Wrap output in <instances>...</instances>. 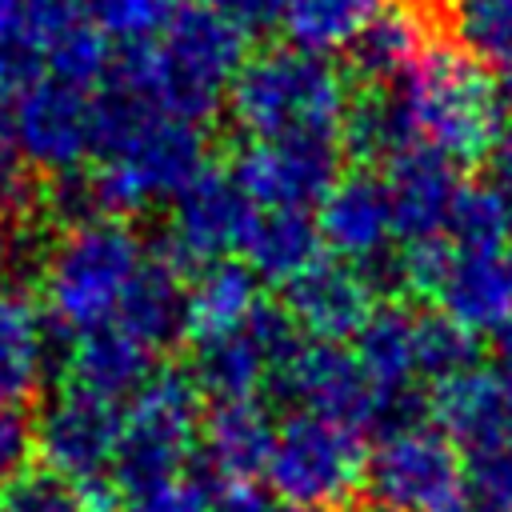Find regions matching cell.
Segmentation results:
<instances>
[{
  "label": "cell",
  "instance_id": "1",
  "mask_svg": "<svg viewBox=\"0 0 512 512\" xmlns=\"http://www.w3.org/2000/svg\"><path fill=\"white\" fill-rule=\"evenodd\" d=\"M244 36L248 32L204 0L180 4L152 44L116 52L108 88H120L168 116L204 124L228 100L232 80L248 60Z\"/></svg>",
  "mask_w": 512,
  "mask_h": 512
},
{
  "label": "cell",
  "instance_id": "2",
  "mask_svg": "<svg viewBox=\"0 0 512 512\" xmlns=\"http://www.w3.org/2000/svg\"><path fill=\"white\" fill-rule=\"evenodd\" d=\"M208 144L200 124L168 116L120 88L100 100L96 168L88 172L100 216H128L172 200L204 172Z\"/></svg>",
  "mask_w": 512,
  "mask_h": 512
},
{
  "label": "cell",
  "instance_id": "3",
  "mask_svg": "<svg viewBox=\"0 0 512 512\" xmlns=\"http://www.w3.org/2000/svg\"><path fill=\"white\" fill-rule=\"evenodd\" d=\"M392 100L412 144H424L452 164L484 160L504 136V92L488 64L460 44L432 40L392 84Z\"/></svg>",
  "mask_w": 512,
  "mask_h": 512
},
{
  "label": "cell",
  "instance_id": "4",
  "mask_svg": "<svg viewBox=\"0 0 512 512\" xmlns=\"http://www.w3.org/2000/svg\"><path fill=\"white\" fill-rule=\"evenodd\" d=\"M348 80L344 72L316 52L276 44L244 60L232 80L228 108L232 120L252 140L272 136H336L348 112Z\"/></svg>",
  "mask_w": 512,
  "mask_h": 512
},
{
  "label": "cell",
  "instance_id": "5",
  "mask_svg": "<svg viewBox=\"0 0 512 512\" xmlns=\"http://www.w3.org/2000/svg\"><path fill=\"white\" fill-rule=\"evenodd\" d=\"M148 260L136 232L100 216L68 228L44 260V312L68 336L116 324V312Z\"/></svg>",
  "mask_w": 512,
  "mask_h": 512
},
{
  "label": "cell",
  "instance_id": "6",
  "mask_svg": "<svg viewBox=\"0 0 512 512\" xmlns=\"http://www.w3.org/2000/svg\"><path fill=\"white\" fill-rule=\"evenodd\" d=\"M364 464V432L312 412H292L276 424L264 476L268 492L292 508L344 512L364 492Z\"/></svg>",
  "mask_w": 512,
  "mask_h": 512
},
{
  "label": "cell",
  "instance_id": "7",
  "mask_svg": "<svg viewBox=\"0 0 512 512\" xmlns=\"http://www.w3.org/2000/svg\"><path fill=\"white\" fill-rule=\"evenodd\" d=\"M272 388L276 396L292 400L296 412H312L356 432H388L396 424L420 420V396H384L356 360V352L336 340H296L276 364Z\"/></svg>",
  "mask_w": 512,
  "mask_h": 512
},
{
  "label": "cell",
  "instance_id": "8",
  "mask_svg": "<svg viewBox=\"0 0 512 512\" xmlns=\"http://www.w3.org/2000/svg\"><path fill=\"white\" fill-rule=\"evenodd\" d=\"M200 400L204 392L192 372L180 368H160L136 388L120 416V448L112 464L124 492L184 472V460L200 440Z\"/></svg>",
  "mask_w": 512,
  "mask_h": 512
},
{
  "label": "cell",
  "instance_id": "9",
  "mask_svg": "<svg viewBox=\"0 0 512 512\" xmlns=\"http://www.w3.org/2000/svg\"><path fill=\"white\" fill-rule=\"evenodd\" d=\"M460 488L464 456L432 420L396 424L368 448L364 496L376 512H444Z\"/></svg>",
  "mask_w": 512,
  "mask_h": 512
},
{
  "label": "cell",
  "instance_id": "10",
  "mask_svg": "<svg viewBox=\"0 0 512 512\" xmlns=\"http://www.w3.org/2000/svg\"><path fill=\"white\" fill-rule=\"evenodd\" d=\"M296 340L300 336L288 312L280 304L260 300V308L240 328L192 344V380L216 404L256 400V392L272 384L276 364Z\"/></svg>",
  "mask_w": 512,
  "mask_h": 512
},
{
  "label": "cell",
  "instance_id": "11",
  "mask_svg": "<svg viewBox=\"0 0 512 512\" xmlns=\"http://www.w3.org/2000/svg\"><path fill=\"white\" fill-rule=\"evenodd\" d=\"M256 212L260 208L248 200L232 172L204 168L172 196L164 224L168 260H176L180 268H208L216 260H232V252L244 248Z\"/></svg>",
  "mask_w": 512,
  "mask_h": 512
},
{
  "label": "cell",
  "instance_id": "12",
  "mask_svg": "<svg viewBox=\"0 0 512 512\" xmlns=\"http://www.w3.org/2000/svg\"><path fill=\"white\" fill-rule=\"evenodd\" d=\"M12 128L20 156L48 172H76L88 156H96L100 132V100L88 88L64 84L56 76L32 80L12 108Z\"/></svg>",
  "mask_w": 512,
  "mask_h": 512
},
{
  "label": "cell",
  "instance_id": "13",
  "mask_svg": "<svg viewBox=\"0 0 512 512\" xmlns=\"http://www.w3.org/2000/svg\"><path fill=\"white\" fill-rule=\"evenodd\" d=\"M236 184L256 208L308 212L340 176L336 136H272L248 140L232 164Z\"/></svg>",
  "mask_w": 512,
  "mask_h": 512
},
{
  "label": "cell",
  "instance_id": "14",
  "mask_svg": "<svg viewBox=\"0 0 512 512\" xmlns=\"http://www.w3.org/2000/svg\"><path fill=\"white\" fill-rule=\"evenodd\" d=\"M120 416L124 412H116L112 400H100L76 384L56 392L44 404L40 420L32 424L44 468H52L76 484L104 480V472L116 464Z\"/></svg>",
  "mask_w": 512,
  "mask_h": 512
},
{
  "label": "cell",
  "instance_id": "15",
  "mask_svg": "<svg viewBox=\"0 0 512 512\" xmlns=\"http://www.w3.org/2000/svg\"><path fill=\"white\" fill-rule=\"evenodd\" d=\"M316 228L324 252L336 260H348L364 272L388 260L396 248V216L384 176H376L372 168L340 172L316 204Z\"/></svg>",
  "mask_w": 512,
  "mask_h": 512
},
{
  "label": "cell",
  "instance_id": "16",
  "mask_svg": "<svg viewBox=\"0 0 512 512\" xmlns=\"http://www.w3.org/2000/svg\"><path fill=\"white\" fill-rule=\"evenodd\" d=\"M376 284L364 268L336 260V256H320L308 272H300L288 288H284V312L296 324V332H304L308 340H352L360 332V324L372 316L376 308Z\"/></svg>",
  "mask_w": 512,
  "mask_h": 512
},
{
  "label": "cell",
  "instance_id": "17",
  "mask_svg": "<svg viewBox=\"0 0 512 512\" xmlns=\"http://www.w3.org/2000/svg\"><path fill=\"white\" fill-rule=\"evenodd\" d=\"M384 184L396 216V244L408 240H440L448 232L452 204L464 188L460 164L448 156L412 144L400 148L392 160H384Z\"/></svg>",
  "mask_w": 512,
  "mask_h": 512
},
{
  "label": "cell",
  "instance_id": "18",
  "mask_svg": "<svg viewBox=\"0 0 512 512\" xmlns=\"http://www.w3.org/2000/svg\"><path fill=\"white\" fill-rule=\"evenodd\" d=\"M436 304L472 336H496L512 324V248H452Z\"/></svg>",
  "mask_w": 512,
  "mask_h": 512
},
{
  "label": "cell",
  "instance_id": "19",
  "mask_svg": "<svg viewBox=\"0 0 512 512\" xmlns=\"http://www.w3.org/2000/svg\"><path fill=\"white\" fill-rule=\"evenodd\" d=\"M428 420L468 456L512 428V400L492 368H464L428 392Z\"/></svg>",
  "mask_w": 512,
  "mask_h": 512
},
{
  "label": "cell",
  "instance_id": "20",
  "mask_svg": "<svg viewBox=\"0 0 512 512\" xmlns=\"http://www.w3.org/2000/svg\"><path fill=\"white\" fill-rule=\"evenodd\" d=\"M52 368L48 312L24 288H0V404L32 400Z\"/></svg>",
  "mask_w": 512,
  "mask_h": 512
},
{
  "label": "cell",
  "instance_id": "21",
  "mask_svg": "<svg viewBox=\"0 0 512 512\" xmlns=\"http://www.w3.org/2000/svg\"><path fill=\"white\" fill-rule=\"evenodd\" d=\"M272 440H276V424L260 400L216 404L212 416L200 424V456L220 484L260 476L268 464Z\"/></svg>",
  "mask_w": 512,
  "mask_h": 512
},
{
  "label": "cell",
  "instance_id": "22",
  "mask_svg": "<svg viewBox=\"0 0 512 512\" xmlns=\"http://www.w3.org/2000/svg\"><path fill=\"white\" fill-rule=\"evenodd\" d=\"M116 324L144 348H168L188 336V284L184 268L168 256H148L116 312Z\"/></svg>",
  "mask_w": 512,
  "mask_h": 512
},
{
  "label": "cell",
  "instance_id": "23",
  "mask_svg": "<svg viewBox=\"0 0 512 512\" xmlns=\"http://www.w3.org/2000/svg\"><path fill=\"white\" fill-rule=\"evenodd\" d=\"M240 252L248 272L276 288H288L300 272H308L320 256H328L316 216L292 208H260Z\"/></svg>",
  "mask_w": 512,
  "mask_h": 512
},
{
  "label": "cell",
  "instance_id": "24",
  "mask_svg": "<svg viewBox=\"0 0 512 512\" xmlns=\"http://www.w3.org/2000/svg\"><path fill=\"white\" fill-rule=\"evenodd\" d=\"M428 44H432V28L424 8L396 0V4H384L380 16L356 36V44L348 48V68L356 80L372 88L396 84Z\"/></svg>",
  "mask_w": 512,
  "mask_h": 512
},
{
  "label": "cell",
  "instance_id": "25",
  "mask_svg": "<svg viewBox=\"0 0 512 512\" xmlns=\"http://www.w3.org/2000/svg\"><path fill=\"white\" fill-rule=\"evenodd\" d=\"M352 352L372 384L392 400L416 396V312L404 304H376L352 336Z\"/></svg>",
  "mask_w": 512,
  "mask_h": 512
},
{
  "label": "cell",
  "instance_id": "26",
  "mask_svg": "<svg viewBox=\"0 0 512 512\" xmlns=\"http://www.w3.org/2000/svg\"><path fill=\"white\" fill-rule=\"evenodd\" d=\"M72 384L100 396V400H124L136 396V388L156 372L152 368V348H144L136 336H128L120 324L96 328L76 336L72 348Z\"/></svg>",
  "mask_w": 512,
  "mask_h": 512
},
{
  "label": "cell",
  "instance_id": "27",
  "mask_svg": "<svg viewBox=\"0 0 512 512\" xmlns=\"http://www.w3.org/2000/svg\"><path fill=\"white\" fill-rule=\"evenodd\" d=\"M260 308V280L248 264L216 260L196 272L188 284V340H208L220 332L240 328Z\"/></svg>",
  "mask_w": 512,
  "mask_h": 512
},
{
  "label": "cell",
  "instance_id": "28",
  "mask_svg": "<svg viewBox=\"0 0 512 512\" xmlns=\"http://www.w3.org/2000/svg\"><path fill=\"white\" fill-rule=\"evenodd\" d=\"M388 0H288L280 28L292 48L336 56L356 44V36L380 16Z\"/></svg>",
  "mask_w": 512,
  "mask_h": 512
},
{
  "label": "cell",
  "instance_id": "29",
  "mask_svg": "<svg viewBox=\"0 0 512 512\" xmlns=\"http://www.w3.org/2000/svg\"><path fill=\"white\" fill-rule=\"evenodd\" d=\"M400 148H412V136L392 100V88H368L364 96H352L340 120V152L360 164H384Z\"/></svg>",
  "mask_w": 512,
  "mask_h": 512
},
{
  "label": "cell",
  "instance_id": "30",
  "mask_svg": "<svg viewBox=\"0 0 512 512\" xmlns=\"http://www.w3.org/2000/svg\"><path fill=\"white\" fill-rule=\"evenodd\" d=\"M476 364V336L460 328L452 316L416 312V376L428 384H440L464 368Z\"/></svg>",
  "mask_w": 512,
  "mask_h": 512
},
{
  "label": "cell",
  "instance_id": "31",
  "mask_svg": "<svg viewBox=\"0 0 512 512\" xmlns=\"http://www.w3.org/2000/svg\"><path fill=\"white\" fill-rule=\"evenodd\" d=\"M452 28L476 60L512 64V0H452Z\"/></svg>",
  "mask_w": 512,
  "mask_h": 512
},
{
  "label": "cell",
  "instance_id": "32",
  "mask_svg": "<svg viewBox=\"0 0 512 512\" xmlns=\"http://www.w3.org/2000/svg\"><path fill=\"white\" fill-rule=\"evenodd\" d=\"M444 236L452 248H500L512 240V220L488 184H464Z\"/></svg>",
  "mask_w": 512,
  "mask_h": 512
},
{
  "label": "cell",
  "instance_id": "33",
  "mask_svg": "<svg viewBox=\"0 0 512 512\" xmlns=\"http://www.w3.org/2000/svg\"><path fill=\"white\" fill-rule=\"evenodd\" d=\"M176 8V0H92V24L116 52H128L152 44Z\"/></svg>",
  "mask_w": 512,
  "mask_h": 512
},
{
  "label": "cell",
  "instance_id": "34",
  "mask_svg": "<svg viewBox=\"0 0 512 512\" xmlns=\"http://www.w3.org/2000/svg\"><path fill=\"white\" fill-rule=\"evenodd\" d=\"M84 0H0V36L32 44L40 56L84 20Z\"/></svg>",
  "mask_w": 512,
  "mask_h": 512
},
{
  "label": "cell",
  "instance_id": "35",
  "mask_svg": "<svg viewBox=\"0 0 512 512\" xmlns=\"http://www.w3.org/2000/svg\"><path fill=\"white\" fill-rule=\"evenodd\" d=\"M44 60H48V76H56V80H64V84H76V88H88V92H92L104 76H112V60H116V52H112V44L100 36L96 24L80 20L76 28H68V32L44 52Z\"/></svg>",
  "mask_w": 512,
  "mask_h": 512
},
{
  "label": "cell",
  "instance_id": "36",
  "mask_svg": "<svg viewBox=\"0 0 512 512\" xmlns=\"http://www.w3.org/2000/svg\"><path fill=\"white\" fill-rule=\"evenodd\" d=\"M0 512H96L88 492L52 472V468H24L0 488Z\"/></svg>",
  "mask_w": 512,
  "mask_h": 512
},
{
  "label": "cell",
  "instance_id": "37",
  "mask_svg": "<svg viewBox=\"0 0 512 512\" xmlns=\"http://www.w3.org/2000/svg\"><path fill=\"white\" fill-rule=\"evenodd\" d=\"M120 512H212V492L200 476L172 472L140 488H128L120 500Z\"/></svg>",
  "mask_w": 512,
  "mask_h": 512
},
{
  "label": "cell",
  "instance_id": "38",
  "mask_svg": "<svg viewBox=\"0 0 512 512\" xmlns=\"http://www.w3.org/2000/svg\"><path fill=\"white\" fill-rule=\"evenodd\" d=\"M464 484L512 508V428L464 456Z\"/></svg>",
  "mask_w": 512,
  "mask_h": 512
},
{
  "label": "cell",
  "instance_id": "39",
  "mask_svg": "<svg viewBox=\"0 0 512 512\" xmlns=\"http://www.w3.org/2000/svg\"><path fill=\"white\" fill-rule=\"evenodd\" d=\"M32 444H36V432H32V420L12 408V404H0V488L24 472V460L32 456Z\"/></svg>",
  "mask_w": 512,
  "mask_h": 512
},
{
  "label": "cell",
  "instance_id": "40",
  "mask_svg": "<svg viewBox=\"0 0 512 512\" xmlns=\"http://www.w3.org/2000/svg\"><path fill=\"white\" fill-rule=\"evenodd\" d=\"M40 52L24 40L0 36V96H20L32 80H40Z\"/></svg>",
  "mask_w": 512,
  "mask_h": 512
},
{
  "label": "cell",
  "instance_id": "41",
  "mask_svg": "<svg viewBox=\"0 0 512 512\" xmlns=\"http://www.w3.org/2000/svg\"><path fill=\"white\" fill-rule=\"evenodd\" d=\"M204 4L216 8L224 20H232L240 32H264L280 24L288 0H204Z\"/></svg>",
  "mask_w": 512,
  "mask_h": 512
},
{
  "label": "cell",
  "instance_id": "42",
  "mask_svg": "<svg viewBox=\"0 0 512 512\" xmlns=\"http://www.w3.org/2000/svg\"><path fill=\"white\" fill-rule=\"evenodd\" d=\"M212 512H284V500H276L268 488H256L252 480H236L212 492Z\"/></svg>",
  "mask_w": 512,
  "mask_h": 512
},
{
  "label": "cell",
  "instance_id": "43",
  "mask_svg": "<svg viewBox=\"0 0 512 512\" xmlns=\"http://www.w3.org/2000/svg\"><path fill=\"white\" fill-rule=\"evenodd\" d=\"M484 184L500 196L508 220H512V128H504V136L492 144V152L484 156Z\"/></svg>",
  "mask_w": 512,
  "mask_h": 512
},
{
  "label": "cell",
  "instance_id": "44",
  "mask_svg": "<svg viewBox=\"0 0 512 512\" xmlns=\"http://www.w3.org/2000/svg\"><path fill=\"white\" fill-rule=\"evenodd\" d=\"M20 144H16V128H12V112L0 104V188H16L20 184Z\"/></svg>",
  "mask_w": 512,
  "mask_h": 512
},
{
  "label": "cell",
  "instance_id": "45",
  "mask_svg": "<svg viewBox=\"0 0 512 512\" xmlns=\"http://www.w3.org/2000/svg\"><path fill=\"white\" fill-rule=\"evenodd\" d=\"M492 376L500 380V388L512 400V324L504 332H496V344H492Z\"/></svg>",
  "mask_w": 512,
  "mask_h": 512
},
{
  "label": "cell",
  "instance_id": "46",
  "mask_svg": "<svg viewBox=\"0 0 512 512\" xmlns=\"http://www.w3.org/2000/svg\"><path fill=\"white\" fill-rule=\"evenodd\" d=\"M444 512H512L508 504H500V500H492V496H484V492H476V488H460V496L444 508Z\"/></svg>",
  "mask_w": 512,
  "mask_h": 512
},
{
  "label": "cell",
  "instance_id": "47",
  "mask_svg": "<svg viewBox=\"0 0 512 512\" xmlns=\"http://www.w3.org/2000/svg\"><path fill=\"white\" fill-rule=\"evenodd\" d=\"M12 252H16V228H12L8 208L0 204V276H4V268L12 264Z\"/></svg>",
  "mask_w": 512,
  "mask_h": 512
},
{
  "label": "cell",
  "instance_id": "48",
  "mask_svg": "<svg viewBox=\"0 0 512 512\" xmlns=\"http://www.w3.org/2000/svg\"><path fill=\"white\" fill-rule=\"evenodd\" d=\"M500 92H504V104L512 108V64L504 68V80H500Z\"/></svg>",
  "mask_w": 512,
  "mask_h": 512
},
{
  "label": "cell",
  "instance_id": "49",
  "mask_svg": "<svg viewBox=\"0 0 512 512\" xmlns=\"http://www.w3.org/2000/svg\"><path fill=\"white\" fill-rule=\"evenodd\" d=\"M284 512H308V508H292V504H284Z\"/></svg>",
  "mask_w": 512,
  "mask_h": 512
},
{
  "label": "cell",
  "instance_id": "50",
  "mask_svg": "<svg viewBox=\"0 0 512 512\" xmlns=\"http://www.w3.org/2000/svg\"><path fill=\"white\" fill-rule=\"evenodd\" d=\"M84 4H92V0H84Z\"/></svg>",
  "mask_w": 512,
  "mask_h": 512
}]
</instances>
